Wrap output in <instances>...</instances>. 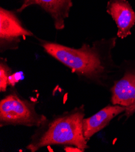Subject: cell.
<instances>
[{"instance_id": "1", "label": "cell", "mask_w": 135, "mask_h": 152, "mask_svg": "<svg viewBox=\"0 0 135 152\" xmlns=\"http://www.w3.org/2000/svg\"><path fill=\"white\" fill-rule=\"evenodd\" d=\"M44 51L69 68L78 79L87 84L110 89L119 72L112 57L116 37L96 41L80 48L37 39Z\"/></svg>"}, {"instance_id": "2", "label": "cell", "mask_w": 135, "mask_h": 152, "mask_svg": "<svg viewBox=\"0 0 135 152\" xmlns=\"http://www.w3.org/2000/svg\"><path fill=\"white\" fill-rule=\"evenodd\" d=\"M85 116L84 105H81L47 118L36 127L26 148L36 152L46 147L64 145L76 147L85 151L89 148L82 130Z\"/></svg>"}, {"instance_id": "3", "label": "cell", "mask_w": 135, "mask_h": 152, "mask_svg": "<svg viewBox=\"0 0 135 152\" xmlns=\"http://www.w3.org/2000/svg\"><path fill=\"white\" fill-rule=\"evenodd\" d=\"M37 104L38 101L25 99L16 90L10 89L0 101V127L39 126L47 117L37 112Z\"/></svg>"}, {"instance_id": "4", "label": "cell", "mask_w": 135, "mask_h": 152, "mask_svg": "<svg viewBox=\"0 0 135 152\" xmlns=\"http://www.w3.org/2000/svg\"><path fill=\"white\" fill-rule=\"evenodd\" d=\"M119 72L109 90L113 105L126 108L124 115L128 119L135 113V59L124 61Z\"/></svg>"}, {"instance_id": "5", "label": "cell", "mask_w": 135, "mask_h": 152, "mask_svg": "<svg viewBox=\"0 0 135 152\" xmlns=\"http://www.w3.org/2000/svg\"><path fill=\"white\" fill-rule=\"evenodd\" d=\"M34 34L23 25L16 14L0 9V50H15L19 47L21 38L33 37Z\"/></svg>"}, {"instance_id": "6", "label": "cell", "mask_w": 135, "mask_h": 152, "mask_svg": "<svg viewBox=\"0 0 135 152\" xmlns=\"http://www.w3.org/2000/svg\"><path fill=\"white\" fill-rule=\"evenodd\" d=\"M107 12L117 25L119 38L124 39L131 34V29L135 24V12L128 0H110Z\"/></svg>"}, {"instance_id": "7", "label": "cell", "mask_w": 135, "mask_h": 152, "mask_svg": "<svg viewBox=\"0 0 135 152\" xmlns=\"http://www.w3.org/2000/svg\"><path fill=\"white\" fill-rule=\"evenodd\" d=\"M32 5H38L48 13L55 28L61 30L65 27V20L69 17L73 3L72 0H24L17 12H21Z\"/></svg>"}, {"instance_id": "8", "label": "cell", "mask_w": 135, "mask_h": 152, "mask_svg": "<svg viewBox=\"0 0 135 152\" xmlns=\"http://www.w3.org/2000/svg\"><path fill=\"white\" fill-rule=\"evenodd\" d=\"M126 108L120 105H108L88 118H84L82 121L83 134L88 142L93 136L106 127L116 116L124 113Z\"/></svg>"}, {"instance_id": "9", "label": "cell", "mask_w": 135, "mask_h": 152, "mask_svg": "<svg viewBox=\"0 0 135 152\" xmlns=\"http://www.w3.org/2000/svg\"><path fill=\"white\" fill-rule=\"evenodd\" d=\"M13 73L12 69L7 64V60L1 58L0 59V92H6L9 86V81Z\"/></svg>"}, {"instance_id": "10", "label": "cell", "mask_w": 135, "mask_h": 152, "mask_svg": "<svg viewBox=\"0 0 135 152\" xmlns=\"http://www.w3.org/2000/svg\"><path fill=\"white\" fill-rule=\"evenodd\" d=\"M23 73L22 72H16L13 73L9 78V84L12 87L15 86L17 83H18L23 77Z\"/></svg>"}, {"instance_id": "11", "label": "cell", "mask_w": 135, "mask_h": 152, "mask_svg": "<svg viewBox=\"0 0 135 152\" xmlns=\"http://www.w3.org/2000/svg\"><path fill=\"white\" fill-rule=\"evenodd\" d=\"M64 150L66 151H77V152H84L82 150L73 146H65Z\"/></svg>"}]
</instances>
